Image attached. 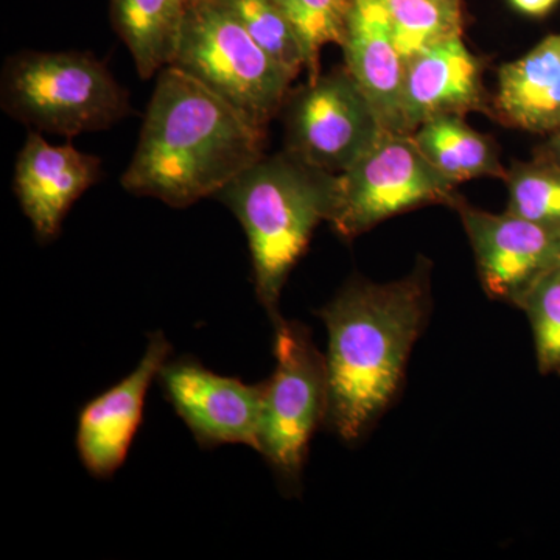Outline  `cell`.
I'll list each match as a JSON object with an SVG mask.
<instances>
[{
    "mask_svg": "<svg viewBox=\"0 0 560 560\" xmlns=\"http://www.w3.org/2000/svg\"><path fill=\"white\" fill-rule=\"evenodd\" d=\"M430 264L386 283L352 278L318 315L327 329L326 427L355 444L388 410L431 305Z\"/></svg>",
    "mask_w": 560,
    "mask_h": 560,
    "instance_id": "cell-1",
    "label": "cell"
},
{
    "mask_svg": "<svg viewBox=\"0 0 560 560\" xmlns=\"http://www.w3.org/2000/svg\"><path fill=\"white\" fill-rule=\"evenodd\" d=\"M268 130L200 81L167 66L156 75L138 147L120 184L175 209L215 198L264 158Z\"/></svg>",
    "mask_w": 560,
    "mask_h": 560,
    "instance_id": "cell-2",
    "label": "cell"
},
{
    "mask_svg": "<svg viewBox=\"0 0 560 560\" xmlns=\"http://www.w3.org/2000/svg\"><path fill=\"white\" fill-rule=\"evenodd\" d=\"M241 221L253 261L254 290L271 323L280 298L323 221L331 219L338 175L319 171L287 150L265 154L215 195Z\"/></svg>",
    "mask_w": 560,
    "mask_h": 560,
    "instance_id": "cell-3",
    "label": "cell"
},
{
    "mask_svg": "<svg viewBox=\"0 0 560 560\" xmlns=\"http://www.w3.org/2000/svg\"><path fill=\"white\" fill-rule=\"evenodd\" d=\"M0 106L31 131L75 138L132 113L130 94L91 51L24 50L0 75Z\"/></svg>",
    "mask_w": 560,
    "mask_h": 560,
    "instance_id": "cell-4",
    "label": "cell"
},
{
    "mask_svg": "<svg viewBox=\"0 0 560 560\" xmlns=\"http://www.w3.org/2000/svg\"><path fill=\"white\" fill-rule=\"evenodd\" d=\"M268 130L293 77L256 43L224 0H194L172 65Z\"/></svg>",
    "mask_w": 560,
    "mask_h": 560,
    "instance_id": "cell-5",
    "label": "cell"
},
{
    "mask_svg": "<svg viewBox=\"0 0 560 560\" xmlns=\"http://www.w3.org/2000/svg\"><path fill=\"white\" fill-rule=\"evenodd\" d=\"M275 327V372L264 382L259 451L285 488L301 486L313 434L326 425L329 381L326 355L300 320Z\"/></svg>",
    "mask_w": 560,
    "mask_h": 560,
    "instance_id": "cell-6",
    "label": "cell"
},
{
    "mask_svg": "<svg viewBox=\"0 0 560 560\" xmlns=\"http://www.w3.org/2000/svg\"><path fill=\"white\" fill-rule=\"evenodd\" d=\"M419 150L412 135L383 131L352 167L338 175L331 230L353 241L382 221L423 206H451L459 197Z\"/></svg>",
    "mask_w": 560,
    "mask_h": 560,
    "instance_id": "cell-7",
    "label": "cell"
},
{
    "mask_svg": "<svg viewBox=\"0 0 560 560\" xmlns=\"http://www.w3.org/2000/svg\"><path fill=\"white\" fill-rule=\"evenodd\" d=\"M285 149L319 171H348L377 142V113L346 66L291 90L283 103Z\"/></svg>",
    "mask_w": 560,
    "mask_h": 560,
    "instance_id": "cell-8",
    "label": "cell"
},
{
    "mask_svg": "<svg viewBox=\"0 0 560 560\" xmlns=\"http://www.w3.org/2000/svg\"><path fill=\"white\" fill-rule=\"evenodd\" d=\"M452 208L469 238L481 285L492 300L521 307L526 294L560 265V231L474 208L463 197Z\"/></svg>",
    "mask_w": 560,
    "mask_h": 560,
    "instance_id": "cell-9",
    "label": "cell"
},
{
    "mask_svg": "<svg viewBox=\"0 0 560 560\" xmlns=\"http://www.w3.org/2000/svg\"><path fill=\"white\" fill-rule=\"evenodd\" d=\"M158 382L202 448L241 444L259 451L264 382L224 377L191 357L165 361Z\"/></svg>",
    "mask_w": 560,
    "mask_h": 560,
    "instance_id": "cell-10",
    "label": "cell"
},
{
    "mask_svg": "<svg viewBox=\"0 0 560 560\" xmlns=\"http://www.w3.org/2000/svg\"><path fill=\"white\" fill-rule=\"evenodd\" d=\"M171 353V342L162 331H154L136 370L80 411L77 451L92 477L108 480L124 466L143 420L151 383L158 381Z\"/></svg>",
    "mask_w": 560,
    "mask_h": 560,
    "instance_id": "cell-11",
    "label": "cell"
},
{
    "mask_svg": "<svg viewBox=\"0 0 560 560\" xmlns=\"http://www.w3.org/2000/svg\"><path fill=\"white\" fill-rule=\"evenodd\" d=\"M102 175L101 158L70 142L54 145L43 132H28L18 154L14 191L39 242L54 241L73 202Z\"/></svg>",
    "mask_w": 560,
    "mask_h": 560,
    "instance_id": "cell-12",
    "label": "cell"
},
{
    "mask_svg": "<svg viewBox=\"0 0 560 560\" xmlns=\"http://www.w3.org/2000/svg\"><path fill=\"white\" fill-rule=\"evenodd\" d=\"M485 62L464 43L463 35L436 44L405 61V127L412 135L420 125L442 116L486 113Z\"/></svg>",
    "mask_w": 560,
    "mask_h": 560,
    "instance_id": "cell-13",
    "label": "cell"
},
{
    "mask_svg": "<svg viewBox=\"0 0 560 560\" xmlns=\"http://www.w3.org/2000/svg\"><path fill=\"white\" fill-rule=\"evenodd\" d=\"M341 49L346 69L371 102L383 130L410 135L404 114L405 60L375 0H349Z\"/></svg>",
    "mask_w": 560,
    "mask_h": 560,
    "instance_id": "cell-14",
    "label": "cell"
},
{
    "mask_svg": "<svg viewBox=\"0 0 560 560\" xmlns=\"http://www.w3.org/2000/svg\"><path fill=\"white\" fill-rule=\"evenodd\" d=\"M492 117L536 135L560 128V33L501 66Z\"/></svg>",
    "mask_w": 560,
    "mask_h": 560,
    "instance_id": "cell-15",
    "label": "cell"
},
{
    "mask_svg": "<svg viewBox=\"0 0 560 560\" xmlns=\"http://www.w3.org/2000/svg\"><path fill=\"white\" fill-rule=\"evenodd\" d=\"M191 0H109L114 31L142 80L172 65Z\"/></svg>",
    "mask_w": 560,
    "mask_h": 560,
    "instance_id": "cell-16",
    "label": "cell"
},
{
    "mask_svg": "<svg viewBox=\"0 0 560 560\" xmlns=\"http://www.w3.org/2000/svg\"><path fill=\"white\" fill-rule=\"evenodd\" d=\"M412 138L430 164L455 186L470 179L506 178L508 168L501 164L495 139L474 130L464 117L442 116L425 121Z\"/></svg>",
    "mask_w": 560,
    "mask_h": 560,
    "instance_id": "cell-17",
    "label": "cell"
},
{
    "mask_svg": "<svg viewBox=\"0 0 560 560\" xmlns=\"http://www.w3.org/2000/svg\"><path fill=\"white\" fill-rule=\"evenodd\" d=\"M388 18L405 61L436 44L463 35L460 0H375Z\"/></svg>",
    "mask_w": 560,
    "mask_h": 560,
    "instance_id": "cell-18",
    "label": "cell"
},
{
    "mask_svg": "<svg viewBox=\"0 0 560 560\" xmlns=\"http://www.w3.org/2000/svg\"><path fill=\"white\" fill-rule=\"evenodd\" d=\"M506 212L560 231V167L544 158L508 168Z\"/></svg>",
    "mask_w": 560,
    "mask_h": 560,
    "instance_id": "cell-19",
    "label": "cell"
},
{
    "mask_svg": "<svg viewBox=\"0 0 560 560\" xmlns=\"http://www.w3.org/2000/svg\"><path fill=\"white\" fill-rule=\"evenodd\" d=\"M301 40L308 80L319 75L320 51L327 44L341 46L349 0H275Z\"/></svg>",
    "mask_w": 560,
    "mask_h": 560,
    "instance_id": "cell-20",
    "label": "cell"
},
{
    "mask_svg": "<svg viewBox=\"0 0 560 560\" xmlns=\"http://www.w3.org/2000/svg\"><path fill=\"white\" fill-rule=\"evenodd\" d=\"M250 38L293 77L305 70L304 50L293 25L275 0H224Z\"/></svg>",
    "mask_w": 560,
    "mask_h": 560,
    "instance_id": "cell-21",
    "label": "cell"
},
{
    "mask_svg": "<svg viewBox=\"0 0 560 560\" xmlns=\"http://www.w3.org/2000/svg\"><path fill=\"white\" fill-rule=\"evenodd\" d=\"M518 308L528 316L539 371L560 377V265L530 289Z\"/></svg>",
    "mask_w": 560,
    "mask_h": 560,
    "instance_id": "cell-22",
    "label": "cell"
},
{
    "mask_svg": "<svg viewBox=\"0 0 560 560\" xmlns=\"http://www.w3.org/2000/svg\"><path fill=\"white\" fill-rule=\"evenodd\" d=\"M511 2L515 9L529 16H545L558 5L559 0H511Z\"/></svg>",
    "mask_w": 560,
    "mask_h": 560,
    "instance_id": "cell-23",
    "label": "cell"
},
{
    "mask_svg": "<svg viewBox=\"0 0 560 560\" xmlns=\"http://www.w3.org/2000/svg\"><path fill=\"white\" fill-rule=\"evenodd\" d=\"M534 156L544 158V160L550 161L560 167V128L558 131L552 132L550 139L544 145L537 149Z\"/></svg>",
    "mask_w": 560,
    "mask_h": 560,
    "instance_id": "cell-24",
    "label": "cell"
},
{
    "mask_svg": "<svg viewBox=\"0 0 560 560\" xmlns=\"http://www.w3.org/2000/svg\"><path fill=\"white\" fill-rule=\"evenodd\" d=\"M191 2H194V0H191Z\"/></svg>",
    "mask_w": 560,
    "mask_h": 560,
    "instance_id": "cell-25",
    "label": "cell"
}]
</instances>
